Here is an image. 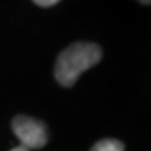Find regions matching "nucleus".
<instances>
[{
    "mask_svg": "<svg viewBox=\"0 0 151 151\" xmlns=\"http://www.w3.org/2000/svg\"><path fill=\"white\" fill-rule=\"evenodd\" d=\"M104 51L97 43L76 42L59 54L54 66V77L62 86L71 88L86 70L102 60Z\"/></svg>",
    "mask_w": 151,
    "mask_h": 151,
    "instance_id": "1",
    "label": "nucleus"
},
{
    "mask_svg": "<svg viewBox=\"0 0 151 151\" xmlns=\"http://www.w3.org/2000/svg\"><path fill=\"white\" fill-rule=\"evenodd\" d=\"M11 127L14 134L19 137L20 145L26 147L28 150H39L46 145L48 134L43 122L28 117L25 114H19L12 119Z\"/></svg>",
    "mask_w": 151,
    "mask_h": 151,
    "instance_id": "2",
    "label": "nucleus"
},
{
    "mask_svg": "<svg viewBox=\"0 0 151 151\" xmlns=\"http://www.w3.org/2000/svg\"><path fill=\"white\" fill-rule=\"evenodd\" d=\"M125 147L117 139H102L91 148V151H123Z\"/></svg>",
    "mask_w": 151,
    "mask_h": 151,
    "instance_id": "3",
    "label": "nucleus"
},
{
    "mask_svg": "<svg viewBox=\"0 0 151 151\" xmlns=\"http://www.w3.org/2000/svg\"><path fill=\"white\" fill-rule=\"evenodd\" d=\"M36 5L39 6H42V8H50V6H54V5H57L60 0H32Z\"/></svg>",
    "mask_w": 151,
    "mask_h": 151,
    "instance_id": "4",
    "label": "nucleus"
},
{
    "mask_svg": "<svg viewBox=\"0 0 151 151\" xmlns=\"http://www.w3.org/2000/svg\"><path fill=\"white\" fill-rule=\"evenodd\" d=\"M11 151H31V150H28V148L23 147V145H19V147H16V148H12Z\"/></svg>",
    "mask_w": 151,
    "mask_h": 151,
    "instance_id": "5",
    "label": "nucleus"
},
{
    "mask_svg": "<svg viewBox=\"0 0 151 151\" xmlns=\"http://www.w3.org/2000/svg\"><path fill=\"white\" fill-rule=\"evenodd\" d=\"M139 2H140L142 5H147V6H148V5L151 3V0H139Z\"/></svg>",
    "mask_w": 151,
    "mask_h": 151,
    "instance_id": "6",
    "label": "nucleus"
}]
</instances>
